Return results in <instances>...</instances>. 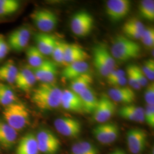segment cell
Returning <instances> with one entry per match:
<instances>
[{"label":"cell","instance_id":"obj_1","mask_svg":"<svg viewBox=\"0 0 154 154\" xmlns=\"http://www.w3.org/2000/svg\"><path fill=\"white\" fill-rule=\"evenodd\" d=\"M62 94V90L55 83H41L32 90L31 99L40 110H54L61 106Z\"/></svg>","mask_w":154,"mask_h":154},{"label":"cell","instance_id":"obj_2","mask_svg":"<svg viewBox=\"0 0 154 154\" xmlns=\"http://www.w3.org/2000/svg\"><path fill=\"white\" fill-rule=\"evenodd\" d=\"M110 52L115 60L129 61L140 57L141 48L134 40L118 35L113 41Z\"/></svg>","mask_w":154,"mask_h":154},{"label":"cell","instance_id":"obj_3","mask_svg":"<svg viewBox=\"0 0 154 154\" xmlns=\"http://www.w3.org/2000/svg\"><path fill=\"white\" fill-rule=\"evenodd\" d=\"M2 115L4 121L17 132L26 128L30 122V114L26 106L17 101L4 107Z\"/></svg>","mask_w":154,"mask_h":154},{"label":"cell","instance_id":"obj_4","mask_svg":"<svg viewBox=\"0 0 154 154\" xmlns=\"http://www.w3.org/2000/svg\"><path fill=\"white\" fill-rule=\"evenodd\" d=\"M94 65L99 74L106 78L116 69V62L105 45H97L93 49Z\"/></svg>","mask_w":154,"mask_h":154},{"label":"cell","instance_id":"obj_5","mask_svg":"<svg viewBox=\"0 0 154 154\" xmlns=\"http://www.w3.org/2000/svg\"><path fill=\"white\" fill-rule=\"evenodd\" d=\"M30 18L41 32L49 33L58 23V17L53 11L47 9H38L32 13Z\"/></svg>","mask_w":154,"mask_h":154},{"label":"cell","instance_id":"obj_6","mask_svg":"<svg viewBox=\"0 0 154 154\" xmlns=\"http://www.w3.org/2000/svg\"><path fill=\"white\" fill-rule=\"evenodd\" d=\"M93 17L87 11L76 13L71 20V29L78 37H86L91 33L94 26Z\"/></svg>","mask_w":154,"mask_h":154},{"label":"cell","instance_id":"obj_7","mask_svg":"<svg viewBox=\"0 0 154 154\" xmlns=\"http://www.w3.org/2000/svg\"><path fill=\"white\" fill-rule=\"evenodd\" d=\"M36 135L39 152L44 154H55L61 146V142L54 134L48 130L42 129Z\"/></svg>","mask_w":154,"mask_h":154},{"label":"cell","instance_id":"obj_8","mask_svg":"<svg viewBox=\"0 0 154 154\" xmlns=\"http://www.w3.org/2000/svg\"><path fill=\"white\" fill-rule=\"evenodd\" d=\"M94 137L99 143L107 144L115 142L119 135V127L114 123H103L93 130Z\"/></svg>","mask_w":154,"mask_h":154},{"label":"cell","instance_id":"obj_9","mask_svg":"<svg viewBox=\"0 0 154 154\" xmlns=\"http://www.w3.org/2000/svg\"><path fill=\"white\" fill-rule=\"evenodd\" d=\"M148 134L142 128L130 129L127 133V143L130 151L132 154H140L146 147Z\"/></svg>","mask_w":154,"mask_h":154},{"label":"cell","instance_id":"obj_10","mask_svg":"<svg viewBox=\"0 0 154 154\" xmlns=\"http://www.w3.org/2000/svg\"><path fill=\"white\" fill-rule=\"evenodd\" d=\"M131 2L128 0H109L106 3V12L111 20L119 21L128 14Z\"/></svg>","mask_w":154,"mask_h":154},{"label":"cell","instance_id":"obj_11","mask_svg":"<svg viewBox=\"0 0 154 154\" xmlns=\"http://www.w3.org/2000/svg\"><path fill=\"white\" fill-rule=\"evenodd\" d=\"M54 125L56 130L64 137L77 138L82 131L81 123L77 119L63 117L55 119Z\"/></svg>","mask_w":154,"mask_h":154},{"label":"cell","instance_id":"obj_12","mask_svg":"<svg viewBox=\"0 0 154 154\" xmlns=\"http://www.w3.org/2000/svg\"><path fill=\"white\" fill-rule=\"evenodd\" d=\"M37 81L41 83H54L58 75V65L54 61L46 59L36 68H32Z\"/></svg>","mask_w":154,"mask_h":154},{"label":"cell","instance_id":"obj_13","mask_svg":"<svg viewBox=\"0 0 154 154\" xmlns=\"http://www.w3.org/2000/svg\"><path fill=\"white\" fill-rule=\"evenodd\" d=\"M116 106L108 95H103L99 99L98 103L94 110V120L99 123H106L116 112Z\"/></svg>","mask_w":154,"mask_h":154},{"label":"cell","instance_id":"obj_14","mask_svg":"<svg viewBox=\"0 0 154 154\" xmlns=\"http://www.w3.org/2000/svg\"><path fill=\"white\" fill-rule=\"evenodd\" d=\"M30 35V29L22 26L13 31L10 34L7 42L11 49L16 51H21L27 47Z\"/></svg>","mask_w":154,"mask_h":154},{"label":"cell","instance_id":"obj_15","mask_svg":"<svg viewBox=\"0 0 154 154\" xmlns=\"http://www.w3.org/2000/svg\"><path fill=\"white\" fill-rule=\"evenodd\" d=\"M37 81L32 68L29 66L18 70L14 83L22 91L29 92L32 90Z\"/></svg>","mask_w":154,"mask_h":154},{"label":"cell","instance_id":"obj_16","mask_svg":"<svg viewBox=\"0 0 154 154\" xmlns=\"http://www.w3.org/2000/svg\"><path fill=\"white\" fill-rule=\"evenodd\" d=\"M108 97L113 102L130 105L136 99L134 90L128 86L110 88L108 92Z\"/></svg>","mask_w":154,"mask_h":154},{"label":"cell","instance_id":"obj_17","mask_svg":"<svg viewBox=\"0 0 154 154\" xmlns=\"http://www.w3.org/2000/svg\"><path fill=\"white\" fill-rule=\"evenodd\" d=\"M61 106L67 111L83 112L82 104L79 95L70 89L62 90Z\"/></svg>","mask_w":154,"mask_h":154},{"label":"cell","instance_id":"obj_18","mask_svg":"<svg viewBox=\"0 0 154 154\" xmlns=\"http://www.w3.org/2000/svg\"><path fill=\"white\" fill-rule=\"evenodd\" d=\"M36 47L45 56L51 55L58 39L49 33H36L34 35Z\"/></svg>","mask_w":154,"mask_h":154},{"label":"cell","instance_id":"obj_19","mask_svg":"<svg viewBox=\"0 0 154 154\" xmlns=\"http://www.w3.org/2000/svg\"><path fill=\"white\" fill-rule=\"evenodd\" d=\"M38 146L36 135L28 132L20 139L17 147L16 154H39Z\"/></svg>","mask_w":154,"mask_h":154},{"label":"cell","instance_id":"obj_20","mask_svg":"<svg viewBox=\"0 0 154 154\" xmlns=\"http://www.w3.org/2000/svg\"><path fill=\"white\" fill-rule=\"evenodd\" d=\"M17 131L6 122L0 119V146L10 149L16 144L17 140Z\"/></svg>","mask_w":154,"mask_h":154},{"label":"cell","instance_id":"obj_21","mask_svg":"<svg viewBox=\"0 0 154 154\" xmlns=\"http://www.w3.org/2000/svg\"><path fill=\"white\" fill-rule=\"evenodd\" d=\"M88 58V54L79 45L66 43L65 53V65L74 62L86 61Z\"/></svg>","mask_w":154,"mask_h":154},{"label":"cell","instance_id":"obj_22","mask_svg":"<svg viewBox=\"0 0 154 154\" xmlns=\"http://www.w3.org/2000/svg\"><path fill=\"white\" fill-rule=\"evenodd\" d=\"M90 66L86 61L74 62L65 65L62 71V77L66 80L72 81L80 75L88 72Z\"/></svg>","mask_w":154,"mask_h":154},{"label":"cell","instance_id":"obj_23","mask_svg":"<svg viewBox=\"0 0 154 154\" xmlns=\"http://www.w3.org/2000/svg\"><path fill=\"white\" fill-rule=\"evenodd\" d=\"M144 110L140 106L136 105H125L118 111V114L122 118L138 123L144 122Z\"/></svg>","mask_w":154,"mask_h":154},{"label":"cell","instance_id":"obj_24","mask_svg":"<svg viewBox=\"0 0 154 154\" xmlns=\"http://www.w3.org/2000/svg\"><path fill=\"white\" fill-rule=\"evenodd\" d=\"M79 95L81 99L83 112L93 114L99 101L93 89L91 88H87L79 94Z\"/></svg>","mask_w":154,"mask_h":154},{"label":"cell","instance_id":"obj_25","mask_svg":"<svg viewBox=\"0 0 154 154\" xmlns=\"http://www.w3.org/2000/svg\"><path fill=\"white\" fill-rule=\"evenodd\" d=\"M18 72V69L14 61L6 62L0 66V82L8 85L14 83Z\"/></svg>","mask_w":154,"mask_h":154},{"label":"cell","instance_id":"obj_26","mask_svg":"<svg viewBox=\"0 0 154 154\" xmlns=\"http://www.w3.org/2000/svg\"><path fill=\"white\" fill-rule=\"evenodd\" d=\"M93 82V78L89 72H86L71 81L70 90L74 93L79 94L83 91L91 88Z\"/></svg>","mask_w":154,"mask_h":154},{"label":"cell","instance_id":"obj_27","mask_svg":"<svg viewBox=\"0 0 154 154\" xmlns=\"http://www.w3.org/2000/svg\"><path fill=\"white\" fill-rule=\"evenodd\" d=\"M26 57L31 68H36L40 66L46 60L42 54L35 46H30L26 50Z\"/></svg>","mask_w":154,"mask_h":154},{"label":"cell","instance_id":"obj_28","mask_svg":"<svg viewBox=\"0 0 154 154\" xmlns=\"http://www.w3.org/2000/svg\"><path fill=\"white\" fill-rule=\"evenodd\" d=\"M17 101L16 93L8 84L0 82V105L6 107Z\"/></svg>","mask_w":154,"mask_h":154},{"label":"cell","instance_id":"obj_29","mask_svg":"<svg viewBox=\"0 0 154 154\" xmlns=\"http://www.w3.org/2000/svg\"><path fill=\"white\" fill-rule=\"evenodd\" d=\"M71 151L72 154H99L98 149L93 144L86 141L74 143Z\"/></svg>","mask_w":154,"mask_h":154},{"label":"cell","instance_id":"obj_30","mask_svg":"<svg viewBox=\"0 0 154 154\" xmlns=\"http://www.w3.org/2000/svg\"><path fill=\"white\" fill-rule=\"evenodd\" d=\"M139 11L144 19L152 22L154 20V0H143L139 5Z\"/></svg>","mask_w":154,"mask_h":154},{"label":"cell","instance_id":"obj_31","mask_svg":"<svg viewBox=\"0 0 154 154\" xmlns=\"http://www.w3.org/2000/svg\"><path fill=\"white\" fill-rule=\"evenodd\" d=\"M20 2L16 0H0V16L11 14L18 11Z\"/></svg>","mask_w":154,"mask_h":154},{"label":"cell","instance_id":"obj_32","mask_svg":"<svg viewBox=\"0 0 154 154\" xmlns=\"http://www.w3.org/2000/svg\"><path fill=\"white\" fill-rule=\"evenodd\" d=\"M66 45V42L60 40H58L56 43L51 55L53 57L54 62L57 64L65 65V53Z\"/></svg>","mask_w":154,"mask_h":154},{"label":"cell","instance_id":"obj_33","mask_svg":"<svg viewBox=\"0 0 154 154\" xmlns=\"http://www.w3.org/2000/svg\"><path fill=\"white\" fill-rule=\"evenodd\" d=\"M142 22L137 18H131L125 23L123 26V30H130L142 34L145 29Z\"/></svg>","mask_w":154,"mask_h":154},{"label":"cell","instance_id":"obj_34","mask_svg":"<svg viewBox=\"0 0 154 154\" xmlns=\"http://www.w3.org/2000/svg\"><path fill=\"white\" fill-rule=\"evenodd\" d=\"M141 41L147 48H153L154 45V29L151 26L145 28L143 31Z\"/></svg>","mask_w":154,"mask_h":154},{"label":"cell","instance_id":"obj_35","mask_svg":"<svg viewBox=\"0 0 154 154\" xmlns=\"http://www.w3.org/2000/svg\"><path fill=\"white\" fill-rule=\"evenodd\" d=\"M126 76L127 82L131 88L135 90H140L141 86L138 82L137 78L135 75V73L134 69V65H129L127 67Z\"/></svg>","mask_w":154,"mask_h":154},{"label":"cell","instance_id":"obj_36","mask_svg":"<svg viewBox=\"0 0 154 154\" xmlns=\"http://www.w3.org/2000/svg\"><path fill=\"white\" fill-rule=\"evenodd\" d=\"M147 79L153 81L154 79V61L149 59L145 61L141 68Z\"/></svg>","mask_w":154,"mask_h":154},{"label":"cell","instance_id":"obj_37","mask_svg":"<svg viewBox=\"0 0 154 154\" xmlns=\"http://www.w3.org/2000/svg\"><path fill=\"white\" fill-rule=\"evenodd\" d=\"M144 110V121L151 127H154V105H146Z\"/></svg>","mask_w":154,"mask_h":154},{"label":"cell","instance_id":"obj_38","mask_svg":"<svg viewBox=\"0 0 154 154\" xmlns=\"http://www.w3.org/2000/svg\"><path fill=\"white\" fill-rule=\"evenodd\" d=\"M144 99L147 105H154V83H150L146 86L144 91Z\"/></svg>","mask_w":154,"mask_h":154},{"label":"cell","instance_id":"obj_39","mask_svg":"<svg viewBox=\"0 0 154 154\" xmlns=\"http://www.w3.org/2000/svg\"><path fill=\"white\" fill-rule=\"evenodd\" d=\"M134 69L135 73V75L137 78L138 82L140 85L141 88L146 87L148 85V80L144 74L143 71L139 66L134 65Z\"/></svg>","mask_w":154,"mask_h":154},{"label":"cell","instance_id":"obj_40","mask_svg":"<svg viewBox=\"0 0 154 154\" xmlns=\"http://www.w3.org/2000/svg\"><path fill=\"white\" fill-rule=\"evenodd\" d=\"M10 49L8 42L4 35L0 34V61H2L8 55Z\"/></svg>","mask_w":154,"mask_h":154},{"label":"cell","instance_id":"obj_41","mask_svg":"<svg viewBox=\"0 0 154 154\" xmlns=\"http://www.w3.org/2000/svg\"><path fill=\"white\" fill-rule=\"evenodd\" d=\"M126 72L124 70L122 69H114L112 72H110V74L106 77L107 82L110 85V83L112 82L113 81H116V79L121 78V77H125Z\"/></svg>","mask_w":154,"mask_h":154},{"label":"cell","instance_id":"obj_42","mask_svg":"<svg viewBox=\"0 0 154 154\" xmlns=\"http://www.w3.org/2000/svg\"><path fill=\"white\" fill-rule=\"evenodd\" d=\"M127 80L126 76L125 77H121L116 81H113L111 83L110 85L112 86L113 88H120V87H123L126 86Z\"/></svg>","mask_w":154,"mask_h":154},{"label":"cell","instance_id":"obj_43","mask_svg":"<svg viewBox=\"0 0 154 154\" xmlns=\"http://www.w3.org/2000/svg\"><path fill=\"white\" fill-rule=\"evenodd\" d=\"M109 154H126V153L123 149H117L114 150V151L110 152Z\"/></svg>","mask_w":154,"mask_h":154},{"label":"cell","instance_id":"obj_44","mask_svg":"<svg viewBox=\"0 0 154 154\" xmlns=\"http://www.w3.org/2000/svg\"><path fill=\"white\" fill-rule=\"evenodd\" d=\"M0 152H1V147H0Z\"/></svg>","mask_w":154,"mask_h":154}]
</instances>
